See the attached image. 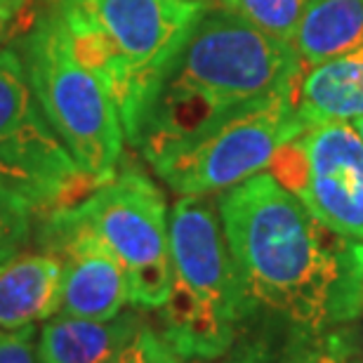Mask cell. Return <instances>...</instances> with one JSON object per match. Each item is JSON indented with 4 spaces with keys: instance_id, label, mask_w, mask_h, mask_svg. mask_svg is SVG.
Segmentation results:
<instances>
[{
    "instance_id": "1",
    "label": "cell",
    "mask_w": 363,
    "mask_h": 363,
    "mask_svg": "<svg viewBox=\"0 0 363 363\" xmlns=\"http://www.w3.org/2000/svg\"><path fill=\"white\" fill-rule=\"evenodd\" d=\"M229 252L252 307L321 330L363 309V241L323 227L269 172L217 194Z\"/></svg>"
},
{
    "instance_id": "23",
    "label": "cell",
    "mask_w": 363,
    "mask_h": 363,
    "mask_svg": "<svg viewBox=\"0 0 363 363\" xmlns=\"http://www.w3.org/2000/svg\"><path fill=\"white\" fill-rule=\"evenodd\" d=\"M352 123V125H354V130H357V133H359V137H361V140H363V116H359V118H354V121H350Z\"/></svg>"
},
{
    "instance_id": "2",
    "label": "cell",
    "mask_w": 363,
    "mask_h": 363,
    "mask_svg": "<svg viewBox=\"0 0 363 363\" xmlns=\"http://www.w3.org/2000/svg\"><path fill=\"white\" fill-rule=\"evenodd\" d=\"M302 69L290 43L208 5L165 67L133 147L156 163L231 116L293 90Z\"/></svg>"
},
{
    "instance_id": "16",
    "label": "cell",
    "mask_w": 363,
    "mask_h": 363,
    "mask_svg": "<svg viewBox=\"0 0 363 363\" xmlns=\"http://www.w3.org/2000/svg\"><path fill=\"white\" fill-rule=\"evenodd\" d=\"M352 357L337 325L321 330L293 328L281 363H347Z\"/></svg>"
},
{
    "instance_id": "5",
    "label": "cell",
    "mask_w": 363,
    "mask_h": 363,
    "mask_svg": "<svg viewBox=\"0 0 363 363\" xmlns=\"http://www.w3.org/2000/svg\"><path fill=\"white\" fill-rule=\"evenodd\" d=\"M19 55L43 113L76 165L108 182L123 156V123L99 78L74 57L57 7L35 19Z\"/></svg>"
},
{
    "instance_id": "24",
    "label": "cell",
    "mask_w": 363,
    "mask_h": 363,
    "mask_svg": "<svg viewBox=\"0 0 363 363\" xmlns=\"http://www.w3.org/2000/svg\"><path fill=\"white\" fill-rule=\"evenodd\" d=\"M347 363H363V359L361 357H350V361H347Z\"/></svg>"
},
{
    "instance_id": "9",
    "label": "cell",
    "mask_w": 363,
    "mask_h": 363,
    "mask_svg": "<svg viewBox=\"0 0 363 363\" xmlns=\"http://www.w3.org/2000/svg\"><path fill=\"white\" fill-rule=\"evenodd\" d=\"M267 170L323 227L363 241V140L350 121L307 125Z\"/></svg>"
},
{
    "instance_id": "21",
    "label": "cell",
    "mask_w": 363,
    "mask_h": 363,
    "mask_svg": "<svg viewBox=\"0 0 363 363\" xmlns=\"http://www.w3.org/2000/svg\"><path fill=\"white\" fill-rule=\"evenodd\" d=\"M340 333H342L347 347H350L352 357H361L363 359V309L359 311L352 321H347L342 325H337Z\"/></svg>"
},
{
    "instance_id": "18",
    "label": "cell",
    "mask_w": 363,
    "mask_h": 363,
    "mask_svg": "<svg viewBox=\"0 0 363 363\" xmlns=\"http://www.w3.org/2000/svg\"><path fill=\"white\" fill-rule=\"evenodd\" d=\"M113 363H182V357L172 350L163 335L142 325L137 337L123 350V354Z\"/></svg>"
},
{
    "instance_id": "11",
    "label": "cell",
    "mask_w": 363,
    "mask_h": 363,
    "mask_svg": "<svg viewBox=\"0 0 363 363\" xmlns=\"http://www.w3.org/2000/svg\"><path fill=\"white\" fill-rule=\"evenodd\" d=\"M293 101L304 125L363 116V43L350 52L302 69Z\"/></svg>"
},
{
    "instance_id": "17",
    "label": "cell",
    "mask_w": 363,
    "mask_h": 363,
    "mask_svg": "<svg viewBox=\"0 0 363 363\" xmlns=\"http://www.w3.org/2000/svg\"><path fill=\"white\" fill-rule=\"evenodd\" d=\"M33 208L0 182V267L24 252L33 229Z\"/></svg>"
},
{
    "instance_id": "20",
    "label": "cell",
    "mask_w": 363,
    "mask_h": 363,
    "mask_svg": "<svg viewBox=\"0 0 363 363\" xmlns=\"http://www.w3.org/2000/svg\"><path fill=\"white\" fill-rule=\"evenodd\" d=\"M220 363H272V350L267 340H250V342H241L236 350Z\"/></svg>"
},
{
    "instance_id": "13",
    "label": "cell",
    "mask_w": 363,
    "mask_h": 363,
    "mask_svg": "<svg viewBox=\"0 0 363 363\" xmlns=\"http://www.w3.org/2000/svg\"><path fill=\"white\" fill-rule=\"evenodd\" d=\"M142 330L135 314H118L108 321L57 316L43 325L40 363H113Z\"/></svg>"
},
{
    "instance_id": "7",
    "label": "cell",
    "mask_w": 363,
    "mask_h": 363,
    "mask_svg": "<svg viewBox=\"0 0 363 363\" xmlns=\"http://www.w3.org/2000/svg\"><path fill=\"white\" fill-rule=\"evenodd\" d=\"M74 213L118 257L128 276L130 302L140 309H161L172 286V257L168 203L154 179L125 168Z\"/></svg>"
},
{
    "instance_id": "10",
    "label": "cell",
    "mask_w": 363,
    "mask_h": 363,
    "mask_svg": "<svg viewBox=\"0 0 363 363\" xmlns=\"http://www.w3.org/2000/svg\"><path fill=\"white\" fill-rule=\"evenodd\" d=\"M45 252L62 262V304L57 316L108 321L130 302L128 276L118 257L74 208L40 217Z\"/></svg>"
},
{
    "instance_id": "15",
    "label": "cell",
    "mask_w": 363,
    "mask_h": 363,
    "mask_svg": "<svg viewBox=\"0 0 363 363\" xmlns=\"http://www.w3.org/2000/svg\"><path fill=\"white\" fill-rule=\"evenodd\" d=\"M217 5L276 40L293 43L309 0H217Z\"/></svg>"
},
{
    "instance_id": "14",
    "label": "cell",
    "mask_w": 363,
    "mask_h": 363,
    "mask_svg": "<svg viewBox=\"0 0 363 363\" xmlns=\"http://www.w3.org/2000/svg\"><path fill=\"white\" fill-rule=\"evenodd\" d=\"M363 43V0H309L293 38L302 67H316Z\"/></svg>"
},
{
    "instance_id": "12",
    "label": "cell",
    "mask_w": 363,
    "mask_h": 363,
    "mask_svg": "<svg viewBox=\"0 0 363 363\" xmlns=\"http://www.w3.org/2000/svg\"><path fill=\"white\" fill-rule=\"evenodd\" d=\"M62 262L31 252L0 267V330H17L60 314Z\"/></svg>"
},
{
    "instance_id": "19",
    "label": "cell",
    "mask_w": 363,
    "mask_h": 363,
    "mask_svg": "<svg viewBox=\"0 0 363 363\" xmlns=\"http://www.w3.org/2000/svg\"><path fill=\"white\" fill-rule=\"evenodd\" d=\"M33 335V325L0 330V363H35Z\"/></svg>"
},
{
    "instance_id": "8",
    "label": "cell",
    "mask_w": 363,
    "mask_h": 363,
    "mask_svg": "<svg viewBox=\"0 0 363 363\" xmlns=\"http://www.w3.org/2000/svg\"><path fill=\"white\" fill-rule=\"evenodd\" d=\"M304 128L293 90H288L231 116L199 140L158 158L151 168L179 196L222 194L264 172L276 151Z\"/></svg>"
},
{
    "instance_id": "6",
    "label": "cell",
    "mask_w": 363,
    "mask_h": 363,
    "mask_svg": "<svg viewBox=\"0 0 363 363\" xmlns=\"http://www.w3.org/2000/svg\"><path fill=\"white\" fill-rule=\"evenodd\" d=\"M0 182L17 191L33 215L76 208L104 182L83 172L35 99L17 50H0Z\"/></svg>"
},
{
    "instance_id": "3",
    "label": "cell",
    "mask_w": 363,
    "mask_h": 363,
    "mask_svg": "<svg viewBox=\"0 0 363 363\" xmlns=\"http://www.w3.org/2000/svg\"><path fill=\"white\" fill-rule=\"evenodd\" d=\"M208 0H57L74 57L99 78L133 144L165 67Z\"/></svg>"
},
{
    "instance_id": "22",
    "label": "cell",
    "mask_w": 363,
    "mask_h": 363,
    "mask_svg": "<svg viewBox=\"0 0 363 363\" xmlns=\"http://www.w3.org/2000/svg\"><path fill=\"white\" fill-rule=\"evenodd\" d=\"M21 5H24V0H0V33L7 26V21L21 10Z\"/></svg>"
},
{
    "instance_id": "4",
    "label": "cell",
    "mask_w": 363,
    "mask_h": 363,
    "mask_svg": "<svg viewBox=\"0 0 363 363\" xmlns=\"http://www.w3.org/2000/svg\"><path fill=\"white\" fill-rule=\"evenodd\" d=\"M172 286L163 337L182 359L224 357L255 314L208 196H179L170 213Z\"/></svg>"
}]
</instances>
